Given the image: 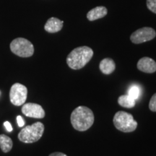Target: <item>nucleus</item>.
Masks as SVG:
<instances>
[{
	"label": "nucleus",
	"instance_id": "9d476101",
	"mask_svg": "<svg viewBox=\"0 0 156 156\" xmlns=\"http://www.w3.org/2000/svg\"><path fill=\"white\" fill-rule=\"evenodd\" d=\"M63 24L64 21L60 20L56 17H51L45 24L44 29L46 32L50 34H55L62 30Z\"/></svg>",
	"mask_w": 156,
	"mask_h": 156
},
{
	"label": "nucleus",
	"instance_id": "f8f14e48",
	"mask_svg": "<svg viewBox=\"0 0 156 156\" xmlns=\"http://www.w3.org/2000/svg\"><path fill=\"white\" fill-rule=\"evenodd\" d=\"M99 69L104 75H110L114 73L116 69V64L112 58H105L100 62Z\"/></svg>",
	"mask_w": 156,
	"mask_h": 156
},
{
	"label": "nucleus",
	"instance_id": "2eb2a0df",
	"mask_svg": "<svg viewBox=\"0 0 156 156\" xmlns=\"http://www.w3.org/2000/svg\"><path fill=\"white\" fill-rule=\"evenodd\" d=\"M140 94H141V89L136 85H132L128 90V95L135 101L139 99Z\"/></svg>",
	"mask_w": 156,
	"mask_h": 156
},
{
	"label": "nucleus",
	"instance_id": "ddd939ff",
	"mask_svg": "<svg viewBox=\"0 0 156 156\" xmlns=\"http://www.w3.org/2000/svg\"><path fill=\"white\" fill-rule=\"evenodd\" d=\"M12 140L5 134H0V147L4 153H7L12 148Z\"/></svg>",
	"mask_w": 156,
	"mask_h": 156
},
{
	"label": "nucleus",
	"instance_id": "f03ea898",
	"mask_svg": "<svg viewBox=\"0 0 156 156\" xmlns=\"http://www.w3.org/2000/svg\"><path fill=\"white\" fill-rule=\"evenodd\" d=\"M93 56V51L88 46L75 48L67 57V64L71 69L77 70L85 67Z\"/></svg>",
	"mask_w": 156,
	"mask_h": 156
},
{
	"label": "nucleus",
	"instance_id": "9b49d317",
	"mask_svg": "<svg viewBox=\"0 0 156 156\" xmlns=\"http://www.w3.org/2000/svg\"><path fill=\"white\" fill-rule=\"evenodd\" d=\"M108 13V10L103 6H98L90 10L87 14V18L90 21H94L104 17Z\"/></svg>",
	"mask_w": 156,
	"mask_h": 156
},
{
	"label": "nucleus",
	"instance_id": "39448f33",
	"mask_svg": "<svg viewBox=\"0 0 156 156\" xmlns=\"http://www.w3.org/2000/svg\"><path fill=\"white\" fill-rule=\"evenodd\" d=\"M10 50L20 57H30L34 53V46L30 41L23 38H17L11 42Z\"/></svg>",
	"mask_w": 156,
	"mask_h": 156
},
{
	"label": "nucleus",
	"instance_id": "20e7f679",
	"mask_svg": "<svg viewBox=\"0 0 156 156\" xmlns=\"http://www.w3.org/2000/svg\"><path fill=\"white\" fill-rule=\"evenodd\" d=\"M113 122L115 127L122 132H134L137 126V122L134 120L133 116L122 111L116 113Z\"/></svg>",
	"mask_w": 156,
	"mask_h": 156
},
{
	"label": "nucleus",
	"instance_id": "0eeeda50",
	"mask_svg": "<svg viewBox=\"0 0 156 156\" xmlns=\"http://www.w3.org/2000/svg\"><path fill=\"white\" fill-rule=\"evenodd\" d=\"M156 36V32L153 28L145 27L134 31L130 36V40L133 44H140L153 40Z\"/></svg>",
	"mask_w": 156,
	"mask_h": 156
},
{
	"label": "nucleus",
	"instance_id": "4468645a",
	"mask_svg": "<svg viewBox=\"0 0 156 156\" xmlns=\"http://www.w3.org/2000/svg\"><path fill=\"white\" fill-rule=\"evenodd\" d=\"M118 103L121 106L126 108H132L136 104V101L127 95H122L119 97Z\"/></svg>",
	"mask_w": 156,
	"mask_h": 156
},
{
	"label": "nucleus",
	"instance_id": "aec40b11",
	"mask_svg": "<svg viewBox=\"0 0 156 156\" xmlns=\"http://www.w3.org/2000/svg\"><path fill=\"white\" fill-rule=\"evenodd\" d=\"M49 156H67L66 154L60 153V152H56V153H53L50 154Z\"/></svg>",
	"mask_w": 156,
	"mask_h": 156
},
{
	"label": "nucleus",
	"instance_id": "6e6552de",
	"mask_svg": "<svg viewBox=\"0 0 156 156\" xmlns=\"http://www.w3.org/2000/svg\"><path fill=\"white\" fill-rule=\"evenodd\" d=\"M22 112L25 116L35 119H43L45 112L41 106L34 103H24L22 107Z\"/></svg>",
	"mask_w": 156,
	"mask_h": 156
},
{
	"label": "nucleus",
	"instance_id": "1a4fd4ad",
	"mask_svg": "<svg viewBox=\"0 0 156 156\" xmlns=\"http://www.w3.org/2000/svg\"><path fill=\"white\" fill-rule=\"evenodd\" d=\"M137 69L145 73H154L156 72V62L149 57L141 58L137 62Z\"/></svg>",
	"mask_w": 156,
	"mask_h": 156
},
{
	"label": "nucleus",
	"instance_id": "f3484780",
	"mask_svg": "<svg viewBox=\"0 0 156 156\" xmlns=\"http://www.w3.org/2000/svg\"><path fill=\"white\" fill-rule=\"evenodd\" d=\"M149 108L152 112H156V93L152 96L151 101H150Z\"/></svg>",
	"mask_w": 156,
	"mask_h": 156
},
{
	"label": "nucleus",
	"instance_id": "f257e3e1",
	"mask_svg": "<svg viewBox=\"0 0 156 156\" xmlns=\"http://www.w3.org/2000/svg\"><path fill=\"white\" fill-rule=\"evenodd\" d=\"M94 114L90 108L80 106L76 108L71 114L72 125L77 131L84 132L90 128L94 123Z\"/></svg>",
	"mask_w": 156,
	"mask_h": 156
},
{
	"label": "nucleus",
	"instance_id": "a211bd4d",
	"mask_svg": "<svg viewBox=\"0 0 156 156\" xmlns=\"http://www.w3.org/2000/svg\"><path fill=\"white\" fill-rule=\"evenodd\" d=\"M17 125H18V126H20V127H23V126L25 125V121L21 116H17Z\"/></svg>",
	"mask_w": 156,
	"mask_h": 156
},
{
	"label": "nucleus",
	"instance_id": "423d86ee",
	"mask_svg": "<svg viewBox=\"0 0 156 156\" xmlns=\"http://www.w3.org/2000/svg\"><path fill=\"white\" fill-rule=\"evenodd\" d=\"M28 95V89L20 83H15L10 88L9 98L11 103L17 106H23Z\"/></svg>",
	"mask_w": 156,
	"mask_h": 156
},
{
	"label": "nucleus",
	"instance_id": "7ed1b4c3",
	"mask_svg": "<svg viewBox=\"0 0 156 156\" xmlns=\"http://www.w3.org/2000/svg\"><path fill=\"white\" fill-rule=\"evenodd\" d=\"M44 132V125L41 122H36L25 126L19 132L18 139L24 143H34L41 138Z\"/></svg>",
	"mask_w": 156,
	"mask_h": 156
},
{
	"label": "nucleus",
	"instance_id": "dca6fc26",
	"mask_svg": "<svg viewBox=\"0 0 156 156\" xmlns=\"http://www.w3.org/2000/svg\"><path fill=\"white\" fill-rule=\"evenodd\" d=\"M147 7L152 12L156 14V0H147Z\"/></svg>",
	"mask_w": 156,
	"mask_h": 156
},
{
	"label": "nucleus",
	"instance_id": "6ab92c4d",
	"mask_svg": "<svg viewBox=\"0 0 156 156\" xmlns=\"http://www.w3.org/2000/svg\"><path fill=\"white\" fill-rule=\"evenodd\" d=\"M4 126H5L6 129H7L8 132H10L12 131V126L10 123H9V122H4Z\"/></svg>",
	"mask_w": 156,
	"mask_h": 156
}]
</instances>
